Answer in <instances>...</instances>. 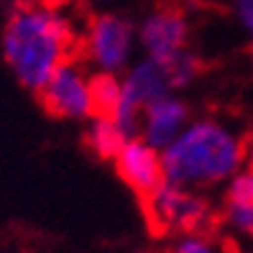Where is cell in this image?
<instances>
[{"label": "cell", "mask_w": 253, "mask_h": 253, "mask_svg": "<svg viewBox=\"0 0 253 253\" xmlns=\"http://www.w3.org/2000/svg\"><path fill=\"white\" fill-rule=\"evenodd\" d=\"M164 64L169 69V80H171L174 90H182V87L192 84L197 80V74L202 72V62L187 49L182 54H176L174 59H169V62H164Z\"/></svg>", "instance_id": "obj_11"}, {"label": "cell", "mask_w": 253, "mask_h": 253, "mask_svg": "<svg viewBox=\"0 0 253 253\" xmlns=\"http://www.w3.org/2000/svg\"><path fill=\"white\" fill-rule=\"evenodd\" d=\"M189 123V105L176 97L174 92L164 95L154 102H148L141 113V130L138 136L148 143L164 151Z\"/></svg>", "instance_id": "obj_8"}, {"label": "cell", "mask_w": 253, "mask_h": 253, "mask_svg": "<svg viewBox=\"0 0 253 253\" xmlns=\"http://www.w3.org/2000/svg\"><path fill=\"white\" fill-rule=\"evenodd\" d=\"M90 95H92V108L95 115H105L110 118L121 102L123 87H121V77L110 72H92L90 74Z\"/></svg>", "instance_id": "obj_10"}, {"label": "cell", "mask_w": 253, "mask_h": 253, "mask_svg": "<svg viewBox=\"0 0 253 253\" xmlns=\"http://www.w3.org/2000/svg\"><path fill=\"white\" fill-rule=\"evenodd\" d=\"M34 3H39V0H0V5H3L8 13L21 10V8H28V5H34Z\"/></svg>", "instance_id": "obj_16"}, {"label": "cell", "mask_w": 253, "mask_h": 253, "mask_svg": "<svg viewBox=\"0 0 253 253\" xmlns=\"http://www.w3.org/2000/svg\"><path fill=\"white\" fill-rule=\"evenodd\" d=\"M146 217L156 233H195L210 220V205L195 189L164 179L151 195L143 197Z\"/></svg>", "instance_id": "obj_4"}, {"label": "cell", "mask_w": 253, "mask_h": 253, "mask_svg": "<svg viewBox=\"0 0 253 253\" xmlns=\"http://www.w3.org/2000/svg\"><path fill=\"white\" fill-rule=\"evenodd\" d=\"M222 220H225V225L233 233L253 238V205L225 200V207H222Z\"/></svg>", "instance_id": "obj_12"}, {"label": "cell", "mask_w": 253, "mask_h": 253, "mask_svg": "<svg viewBox=\"0 0 253 253\" xmlns=\"http://www.w3.org/2000/svg\"><path fill=\"white\" fill-rule=\"evenodd\" d=\"M41 5H46V8H54V10H62L64 5H69L72 0H39Z\"/></svg>", "instance_id": "obj_17"}, {"label": "cell", "mask_w": 253, "mask_h": 253, "mask_svg": "<svg viewBox=\"0 0 253 253\" xmlns=\"http://www.w3.org/2000/svg\"><path fill=\"white\" fill-rule=\"evenodd\" d=\"M39 102L59 121H90L95 115L90 95V72L77 59H67L36 92Z\"/></svg>", "instance_id": "obj_5"}, {"label": "cell", "mask_w": 253, "mask_h": 253, "mask_svg": "<svg viewBox=\"0 0 253 253\" xmlns=\"http://www.w3.org/2000/svg\"><path fill=\"white\" fill-rule=\"evenodd\" d=\"M246 161H248V169H253V133L246 138Z\"/></svg>", "instance_id": "obj_18"}, {"label": "cell", "mask_w": 253, "mask_h": 253, "mask_svg": "<svg viewBox=\"0 0 253 253\" xmlns=\"http://www.w3.org/2000/svg\"><path fill=\"white\" fill-rule=\"evenodd\" d=\"M113 161H115L118 176H121L141 200L148 197L164 182L161 151L154 146H148L141 136L128 138Z\"/></svg>", "instance_id": "obj_7"}, {"label": "cell", "mask_w": 253, "mask_h": 253, "mask_svg": "<svg viewBox=\"0 0 253 253\" xmlns=\"http://www.w3.org/2000/svg\"><path fill=\"white\" fill-rule=\"evenodd\" d=\"M126 141L128 138L121 133V128L115 126L113 118H105V115L90 118V126H87V133H84V143L97 159H115Z\"/></svg>", "instance_id": "obj_9"}, {"label": "cell", "mask_w": 253, "mask_h": 253, "mask_svg": "<svg viewBox=\"0 0 253 253\" xmlns=\"http://www.w3.org/2000/svg\"><path fill=\"white\" fill-rule=\"evenodd\" d=\"M74 36L72 21L59 10L34 3L8 13L0 46L3 59L21 87L39 92L59 64L72 59Z\"/></svg>", "instance_id": "obj_1"}, {"label": "cell", "mask_w": 253, "mask_h": 253, "mask_svg": "<svg viewBox=\"0 0 253 253\" xmlns=\"http://www.w3.org/2000/svg\"><path fill=\"white\" fill-rule=\"evenodd\" d=\"M138 46V28L121 13H97L87 23L82 39V54L95 72L123 74L133 64Z\"/></svg>", "instance_id": "obj_3"}, {"label": "cell", "mask_w": 253, "mask_h": 253, "mask_svg": "<svg viewBox=\"0 0 253 253\" xmlns=\"http://www.w3.org/2000/svg\"><path fill=\"white\" fill-rule=\"evenodd\" d=\"M233 10L238 23L243 26V31L251 36V49H253V0H233Z\"/></svg>", "instance_id": "obj_15"}, {"label": "cell", "mask_w": 253, "mask_h": 253, "mask_svg": "<svg viewBox=\"0 0 253 253\" xmlns=\"http://www.w3.org/2000/svg\"><path fill=\"white\" fill-rule=\"evenodd\" d=\"M225 200L253 205V169H241L235 176H230Z\"/></svg>", "instance_id": "obj_13"}, {"label": "cell", "mask_w": 253, "mask_h": 253, "mask_svg": "<svg viewBox=\"0 0 253 253\" xmlns=\"http://www.w3.org/2000/svg\"><path fill=\"white\" fill-rule=\"evenodd\" d=\"M136 28H138V46L148 59L169 62V59H174L176 54L187 49L189 21L174 5H159L148 10Z\"/></svg>", "instance_id": "obj_6"}, {"label": "cell", "mask_w": 253, "mask_h": 253, "mask_svg": "<svg viewBox=\"0 0 253 253\" xmlns=\"http://www.w3.org/2000/svg\"><path fill=\"white\" fill-rule=\"evenodd\" d=\"M95 3H97V5H105V3H110V0H95Z\"/></svg>", "instance_id": "obj_19"}, {"label": "cell", "mask_w": 253, "mask_h": 253, "mask_svg": "<svg viewBox=\"0 0 253 253\" xmlns=\"http://www.w3.org/2000/svg\"><path fill=\"white\" fill-rule=\"evenodd\" d=\"M246 164V141L212 118L189 121L161 151L164 179L187 189L228 182Z\"/></svg>", "instance_id": "obj_2"}, {"label": "cell", "mask_w": 253, "mask_h": 253, "mask_svg": "<svg viewBox=\"0 0 253 253\" xmlns=\"http://www.w3.org/2000/svg\"><path fill=\"white\" fill-rule=\"evenodd\" d=\"M174 253H217V248L205 233L195 230V233H184L179 241H176Z\"/></svg>", "instance_id": "obj_14"}]
</instances>
